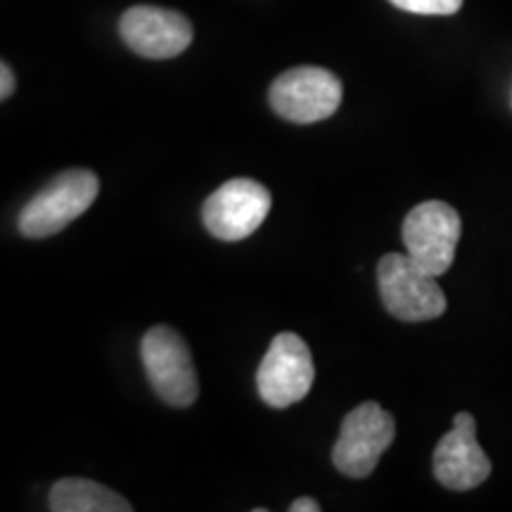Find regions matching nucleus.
<instances>
[{"label":"nucleus","mask_w":512,"mask_h":512,"mask_svg":"<svg viewBox=\"0 0 512 512\" xmlns=\"http://www.w3.org/2000/svg\"><path fill=\"white\" fill-rule=\"evenodd\" d=\"M50 510L53 512H131L133 505L107 489L105 484L83 477H67L50 489Z\"/></svg>","instance_id":"9b49d317"},{"label":"nucleus","mask_w":512,"mask_h":512,"mask_svg":"<svg viewBox=\"0 0 512 512\" xmlns=\"http://www.w3.org/2000/svg\"><path fill=\"white\" fill-rule=\"evenodd\" d=\"M389 3L413 15H456L463 8V0H389Z\"/></svg>","instance_id":"f8f14e48"},{"label":"nucleus","mask_w":512,"mask_h":512,"mask_svg":"<svg viewBox=\"0 0 512 512\" xmlns=\"http://www.w3.org/2000/svg\"><path fill=\"white\" fill-rule=\"evenodd\" d=\"M0 76H3V81H0V98L8 100L15 93V74H12L8 62L0 64Z\"/></svg>","instance_id":"ddd939ff"},{"label":"nucleus","mask_w":512,"mask_h":512,"mask_svg":"<svg viewBox=\"0 0 512 512\" xmlns=\"http://www.w3.org/2000/svg\"><path fill=\"white\" fill-rule=\"evenodd\" d=\"M394 434V418L380 403H361L342 420V430L332 448V463L347 477H370L380 463L382 453L392 446Z\"/></svg>","instance_id":"20e7f679"},{"label":"nucleus","mask_w":512,"mask_h":512,"mask_svg":"<svg viewBox=\"0 0 512 512\" xmlns=\"http://www.w3.org/2000/svg\"><path fill=\"white\" fill-rule=\"evenodd\" d=\"M434 477L451 491H470L484 484L491 475V460L477 441V422L470 413L453 418L451 432H446L434 448Z\"/></svg>","instance_id":"9d476101"},{"label":"nucleus","mask_w":512,"mask_h":512,"mask_svg":"<svg viewBox=\"0 0 512 512\" xmlns=\"http://www.w3.org/2000/svg\"><path fill=\"white\" fill-rule=\"evenodd\" d=\"M377 285L384 309L406 323L439 318L448 306L437 278L408 254H384L377 264Z\"/></svg>","instance_id":"f03ea898"},{"label":"nucleus","mask_w":512,"mask_h":512,"mask_svg":"<svg viewBox=\"0 0 512 512\" xmlns=\"http://www.w3.org/2000/svg\"><path fill=\"white\" fill-rule=\"evenodd\" d=\"M271 204V192L266 185L252 178H230L207 197L202 207V223L214 238L238 242L261 228Z\"/></svg>","instance_id":"6e6552de"},{"label":"nucleus","mask_w":512,"mask_h":512,"mask_svg":"<svg viewBox=\"0 0 512 512\" xmlns=\"http://www.w3.org/2000/svg\"><path fill=\"white\" fill-rule=\"evenodd\" d=\"M318 510H320L318 501H316V498H309V496L297 498V501L290 505V512H318Z\"/></svg>","instance_id":"4468645a"},{"label":"nucleus","mask_w":512,"mask_h":512,"mask_svg":"<svg viewBox=\"0 0 512 512\" xmlns=\"http://www.w3.org/2000/svg\"><path fill=\"white\" fill-rule=\"evenodd\" d=\"M145 375L155 394L174 408H188L197 401L200 382H197L195 363H192L188 342L169 325H155L145 332L140 342Z\"/></svg>","instance_id":"7ed1b4c3"},{"label":"nucleus","mask_w":512,"mask_h":512,"mask_svg":"<svg viewBox=\"0 0 512 512\" xmlns=\"http://www.w3.org/2000/svg\"><path fill=\"white\" fill-rule=\"evenodd\" d=\"M119 34L133 53L147 60H171L192 43V24L181 12L133 5L119 19Z\"/></svg>","instance_id":"1a4fd4ad"},{"label":"nucleus","mask_w":512,"mask_h":512,"mask_svg":"<svg viewBox=\"0 0 512 512\" xmlns=\"http://www.w3.org/2000/svg\"><path fill=\"white\" fill-rule=\"evenodd\" d=\"M98 192L100 181L93 171H62L19 211V233L36 240L60 233L91 209Z\"/></svg>","instance_id":"f257e3e1"},{"label":"nucleus","mask_w":512,"mask_h":512,"mask_svg":"<svg viewBox=\"0 0 512 512\" xmlns=\"http://www.w3.org/2000/svg\"><path fill=\"white\" fill-rule=\"evenodd\" d=\"M268 102L292 124H316L337 112L342 81L323 67H294L273 81Z\"/></svg>","instance_id":"0eeeda50"},{"label":"nucleus","mask_w":512,"mask_h":512,"mask_svg":"<svg viewBox=\"0 0 512 512\" xmlns=\"http://www.w3.org/2000/svg\"><path fill=\"white\" fill-rule=\"evenodd\" d=\"M313 380H316V368H313L309 344L294 332L275 335L256 373V389L266 406H294L309 394Z\"/></svg>","instance_id":"423d86ee"},{"label":"nucleus","mask_w":512,"mask_h":512,"mask_svg":"<svg viewBox=\"0 0 512 512\" xmlns=\"http://www.w3.org/2000/svg\"><path fill=\"white\" fill-rule=\"evenodd\" d=\"M460 230V216L451 204L427 200L408 211L401 235L406 254L427 273L439 278L453 266Z\"/></svg>","instance_id":"39448f33"}]
</instances>
